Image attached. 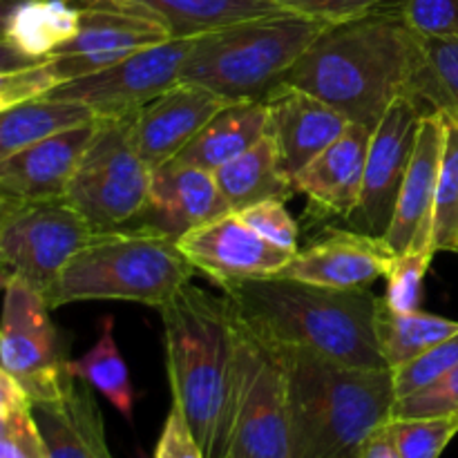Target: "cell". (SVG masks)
I'll use <instances>...</instances> for the list:
<instances>
[{
  "label": "cell",
  "instance_id": "4",
  "mask_svg": "<svg viewBox=\"0 0 458 458\" xmlns=\"http://www.w3.org/2000/svg\"><path fill=\"white\" fill-rule=\"evenodd\" d=\"M273 349L289 378L291 458H353L394 419L392 369L347 367L300 349Z\"/></svg>",
  "mask_w": 458,
  "mask_h": 458
},
{
  "label": "cell",
  "instance_id": "38",
  "mask_svg": "<svg viewBox=\"0 0 458 458\" xmlns=\"http://www.w3.org/2000/svg\"><path fill=\"white\" fill-rule=\"evenodd\" d=\"M284 12L313 18L325 25H343L396 7L401 0H276Z\"/></svg>",
  "mask_w": 458,
  "mask_h": 458
},
{
  "label": "cell",
  "instance_id": "10",
  "mask_svg": "<svg viewBox=\"0 0 458 458\" xmlns=\"http://www.w3.org/2000/svg\"><path fill=\"white\" fill-rule=\"evenodd\" d=\"M0 367L31 401H47L63 389L70 374L58 352L47 298L16 276H4Z\"/></svg>",
  "mask_w": 458,
  "mask_h": 458
},
{
  "label": "cell",
  "instance_id": "32",
  "mask_svg": "<svg viewBox=\"0 0 458 458\" xmlns=\"http://www.w3.org/2000/svg\"><path fill=\"white\" fill-rule=\"evenodd\" d=\"M445 143H443L441 170L434 204L432 250L456 253L458 249V121L445 114Z\"/></svg>",
  "mask_w": 458,
  "mask_h": 458
},
{
  "label": "cell",
  "instance_id": "7",
  "mask_svg": "<svg viewBox=\"0 0 458 458\" xmlns=\"http://www.w3.org/2000/svg\"><path fill=\"white\" fill-rule=\"evenodd\" d=\"M237 325L231 437L224 458H291L289 378L273 347Z\"/></svg>",
  "mask_w": 458,
  "mask_h": 458
},
{
  "label": "cell",
  "instance_id": "34",
  "mask_svg": "<svg viewBox=\"0 0 458 458\" xmlns=\"http://www.w3.org/2000/svg\"><path fill=\"white\" fill-rule=\"evenodd\" d=\"M434 250H410V253L394 255L389 267L387 286H385L383 302L392 311L410 313L419 311L420 298H423V282L432 267Z\"/></svg>",
  "mask_w": 458,
  "mask_h": 458
},
{
  "label": "cell",
  "instance_id": "28",
  "mask_svg": "<svg viewBox=\"0 0 458 458\" xmlns=\"http://www.w3.org/2000/svg\"><path fill=\"white\" fill-rule=\"evenodd\" d=\"M65 371L72 378L83 380L85 385L103 394L110 401V405L128 423H132L137 392H134L128 365H125L123 356H121L119 347H116L114 318H103L101 335H98L97 344L89 347L76 360H65Z\"/></svg>",
  "mask_w": 458,
  "mask_h": 458
},
{
  "label": "cell",
  "instance_id": "12",
  "mask_svg": "<svg viewBox=\"0 0 458 458\" xmlns=\"http://www.w3.org/2000/svg\"><path fill=\"white\" fill-rule=\"evenodd\" d=\"M425 114L429 112H425L416 98L401 97L376 125L371 132L360 201L347 219L352 231L385 240L396 215L398 197Z\"/></svg>",
  "mask_w": 458,
  "mask_h": 458
},
{
  "label": "cell",
  "instance_id": "8",
  "mask_svg": "<svg viewBox=\"0 0 458 458\" xmlns=\"http://www.w3.org/2000/svg\"><path fill=\"white\" fill-rule=\"evenodd\" d=\"M150 188L152 168L134 146L128 116L97 119L65 199L94 231H110L137 222L150 199Z\"/></svg>",
  "mask_w": 458,
  "mask_h": 458
},
{
  "label": "cell",
  "instance_id": "5",
  "mask_svg": "<svg viewBox=\"0 0 458 458\" xmlns=\"http://www.w3.org/2000/svg\"><path fill=\"white\" fill-rule=\"evenodd\" d=\"M197 268L177 237L152 226L97 231L67 262L49 293L52 309L72 302H137L161 309L191 284Z\"/></svg>",
  "mask_w": 458,
  "mask_h": 458
},
{
  "label": "cell",
  "instance_id": "41",
  "mask_svg": "<svg viewBox=\"0 0 458 458\" xmlns=\"http://www.w3.org/2000/svg\"><path fill=\"white\" fill-rule=\"evenodd\" d=\"M152 458H206L186 416L174 403L165 416L164 429H161Z\"/></svg>",
  "mask_w": 458,
  "mask_h": 458
},
{
  "label": "cell",
  "instance_id": "29",
  "mask_svg": "<svg viewBox=\"0 0 458 458\" xmlns=\"http://www.w3.org/2000/svg\"><path fill=\"white\" fill-rule=\"evenodd\" d=\"M458 334V322L447 318L434 316V313L392 311L385 302H380L378 316H376V335H378L380 352L389 369L407 365L420 353L432 349L434 344L443 343L450 335Z\"/></svg>",
  "mask_w": 458,
  "mask_h": 458
},
{
  "label": "cell",
  "instance_id": "36",
  "mask_svg": "<svg viewBox=\"0 0 458 458\" xmlns=\"http://www.w3.org/2000/svg\"><path fill=\"white\" fill-rule=\"evenodd\" d=\"M246 224L258 233L259 237L273 244L284 253L295 255L300 250V226L291 213L286 210L282 199H267L259 204L246 206L237 210Z\"/></svg>",
  "mask_w": 458,
  "mask_h": 458
},
{
  "label": "cell",
  "instance_id": "31",
  "mask_svg": "<svg viewBox=\"0 0 458 458\" xmlns=\"http://www.w3.org/2000/svg\"><path fill=\"white\" fill-rule=\"evenodd\" d=\"M425 65L416 101L428 112H445L458 121V38H425Z\"/></svg>",
  "mask_w": 458,
  "mask_h": 458
},
{
  "label": "cell",
  "instance_id": "20",
  "mask_svg": "<svg viewBox=\"0 0 458 458\" xmlns=\"http://www.w3.org/2000/svg\"><path fill=\"white\" fill-rule=\"evenodd\" d=\"M228 210L215 173L182 161H168L152 170L150 199L139 219L141 226H152L179 240L183 233Z\"/></svg>",
  "mask_w": 458,
  "mask_h": 458
},
{
  "label": "cell",
  "instance_id": "30",
  "mask_svg": "<svg viewBox=\"0 0 458 458\" xmlns=\"http://www.w3.org/2000/svg\"><path fill=\"white\" fill-rule=\"evenodd\" d=\"M0 458H49L34 401L4 371H0Z\"/></svg>",
  "mask_w": 458,
  "mask_h": 458
},
{
  "label": "cell",
  "instance_id": "19",
  "mask_svg": "<svg viewBox=\"0 0 458 458\" xmlns=\"http://www.w3.org/2000/svg\"><path fill=\"white\" fill-rule=\"evenodd\" d=\"M97 121L49 137L0 159V197L45 201L67 195L72 177L88 150Z\"/></svg>",
  "mask_w": 458,
  "mask_h": 458
},
{
  "label": "cell",
  "instance_id": "6",
  "mask_svg": "<svg viewBox=\"0 0 458 458\" xmlns=\"http://www.w3.org/2000/svg\"><path fill=\"white\" fill-rule=\"evenodd\" d=\"M329 25L291 12L222 27L192 40L183 83L226 101H262Z\"/></svg>",
  "mask_w": 458,
  "mask_h": 458
},
{
  "label": "cell",
  "instance_id": "23",
  "mask_svg": "<svg viewBox=\"0 0 458 458\" xmlns=\"http://www.w3.org/2000/svg\"><path fill=\"white\" fill-rule=\"evenodd\" d=\"M76 4H103L159 22L170 38H199L222 27L271 16L284 9L276 0H72Z\"/></svg>",
  "mask_w": 458,
  "mask_h": 458
},
{
  "label": "cell",
  "instance_id": "3",
  "mask_svg": "<svg viewBox=\"0 0 458 458\" xmlns=\"http://www.w3.org/2000/svg\"><path fill=\"white\" fill-rule=\"evenodd\" d=\"M173 403L206 458H224L231 437L237 325L228 300L186 284L159 309Z\"/></svg>",
  "mask_w": 458,
  "mask_h": 458
},
{
  "label": "cell",
  "instance_id": "37",
  "mask_svg": "<svg viewBox=\"0 0 458 458\" xmlns=\"http://www.w3.org/2000/svg\"><path fill=\"white\" fill-rule=\"evenodd\" d=\"M56 88V79L45 61L4 65L3 74H0V110L47 97Z\"/></svg>",
  "mask_w": 458,
  "mask_h": 458
},
{
  "label": "cell",
  "instance_id": "39",
  "mask_svg": "<svg viewBox=\"0 0 458 458\" xmlns=\"http://www.w3.org/2000/svg\"><path fill=\"white\" fill-rule=\"evenodd\" d=\"M458 414V365L429 387L419 389L394 405V419H419V416Z\"/></svg>",
  "mask_w": 458,
  "mask_h": 458
},
{
  "label": "cell",
  "instance_id": "21",
  "mask_svg": "<svg viewBox=\"0 0 458 458\" xmlns=\"http://www.w3.org/2000/svg\"><path fill=\"white\" fill-rule=\"evenodd\" d=\"M369 141V128L349 123V128L293 179L295 191L307 195L320 213L347 222L362 195Z\"/></svg>",
  "mask_w": 458,
  "mask_h": 458
},
{
  "label": "cell",
  "instance_id": "27",
  "mask_svg": "<svg viewBox=\"0 0 458 458\" xmlns=\"http://www.w3.org/2000/svg\"><path fill=\"white\" fill-rule=\"evenodd\" d=\"M92 121H97V114L88 106L54 97H40L0 110V159Z\"/></svg>",
  "mask_w": 458,
  "mask_h": 458
},
{
  "label": "cell",
  "instance_id": "25",
  "mask_svg": "<svg viewBox=\"0 0 458 458\" xmlns=\"http://www.w3.org/2000/svg\"><path fill=\"white\" fill-rule=\"evenodd\" d=\"M264 137H267L264 101H233L222 112H217L173 161L217 173L222 165L244 155Z\"/></svg>",
  "mask_w": 458,
  "mask_h": 458
},
{
  "label": "cell",
  "instance_id": "18",
  "mask_svg": "<svg viewBox=\"0 0 458 458\" xmlns=\"http://www.w3.org/2000/svg\"><path fill=\"white\" fill-rule=\"evenodd\" d=\"M443 143H445V116L443 112H429L423 116L416 139L410 170L403 182L396 215L385 242L394 255L410 250H432L434 204L441 170Z\"/></svg>",
  "mask_w": 458,
  "mask_h": 458
},
{
  "label": "cell",
  "instance_id": "11",
  "mask_svg": "<svg viewBox=\"0 0 458 458\" xmlns=\"http://www.w3.org/2000/svg\"><path fill=\"white\" fill-rule=\"evenodd\" d=\"M192 40L173 38L139 49L97 74L58 85L47 97L83 103L97 119L130 116L182 81V67Z\"/></svg>",
  "mask_w": 458,
  "mask_h": 458
},
{
  "label": "cell",
  "instance_id": "13",
  "mask_svg": "<svg viewBox=\"0 0 458 458\" xmlns=\"http://www.w3.org/2000/svg\"><path fill=\"white\" fill-rule=\"evenodd\" d=\"M79 34L52 58H47V65L58 85L97 74L139 49L173 40L159 22L139 13L103 7V4H79Z\"/></svg>",
  "mask_w": 458,
  "mask_h": 458
},
{
  "label": "cell",
  "instance_id": "15",
  "mask_svg": "<svg viewBox=\"0 0 458 458\" xmlns=\"http://www.w3.org/2000/svg\"><path fill=\"white\" fill-rule=\"evenodd\" d=\"M231 101L201 85L179 81L128 116L130 134L152 170L177 159L179 152Z\"/></svg>",
  "mask_w": 458,
  "mask_h": 458
},
{
  "label": "cell",
  "instance_id": "22",
  "mask_svg": "<svg viewBox=\"0 0 458 458\" xmlns=\"http://www.w3.org/2000/svg\"><path fill=\"white\" fill-rule=\"evenodd\" d=\"M49 458H114L106 438V423L89 385L67 378L61 392L34 403Z\"/></svg>",
  "mask_w": 458,
  "mask_h": 458
},
{
  "label": "cell",
  "instance_id": "24",
  "mask_svg": "<svg viewBox=\"0 0 458 458\" xmlns=\"http://www.w3.org/2000/svg\"><path fill=\"white\" fill-rule=\"evenodd\" d=\"M81 27V7L72 0H18L4 16L3 47L16 63L52 58Z\"/></svg>",
  "mask_w": 458,
  "mask_h": 458
},
{
  "label": "cell",
  "instance_id": "16",
  "mask_svg": "<svg viewBox=\"0 0 458 458\" xmlns=\"http://www.w3.org/2000/svg\"><path fill=\"white\" fill-rule=\"evenodd\" d=\"M262 101L267 106V137L291 179L298 177L352 123L334 106L293 85L280 83Z\"/></svg>",
  "mask_w": 458,
  "mask_h": 458
},
{
  "label": "cell",
  "instance_id": "42",
  "mask_svg": "<svg viewBox=\"0 0 458 458\" xmlns=\"http://www.w3.org/2000/svg\"><path fill=\"white\" fill-rule=\"evenodd\" d=\"M353 458H401L396 452V445L392 441V434H389V428H380L365 445L358 450V454Z\"/></svg>",
  "mask_w": 458,
  "mask_h": 458
},
{
  "label": "cell",
  "instance_id": "33",
  "mask_svg": "<svg viewBox=\"0 0 458 458\" xmlns=\"http://www.w3.org/2000/svg\"><path fill=\"white\" fill-rule=\"evenodd\" d=\"M387 428L401 458H441L458 434V414L392 419Z\"/></svg>",
  "mask_w": 458,
  "mask_h": 458
},
{
  "label": "cell",
  "instance_id": "1",
  "mask_svg": "<svg viewBox=\"0 0 458 458\" xmlns=\"http://www.w3.org/2000/svg\"><path fill=\"white\" fill-rule=\"evenodd\" d=\"M423 65V36L407 25L396 4L327 27L282 83L322 98L374 132L394 101L416 98Z\"/></svg>",
  "mask_w": 458,
  "mask_h": 458
},
{
  "label": "cell",
  "instance_id": "40",
  "mask_svg": "<svg viewBox=\"0 0 458 458\" xmlns=\"http://www.w3.org/2000/svg\"><path fill=\"white\" fill-rule=\"evenodd\" d=\"M398 9L425 38H458V0H401Z\"/></svg>",
  "mask_w": 458,
  "mask_h": 458
},
{
  "label": "cell",
  "instance_id": "35",
  "mask_svg": "<svg viewBox=\"0 0 458 458\" xmlns=\"http://www.w3.org/2000/svg\"><path fill=\"white\" fill-rule=\"evenodd\" d=\"M458 365V334L450 335L443 343L434 344L419 358H414L407 365L392 369L394 389H396V401L405 398L419 389L429 387L432 383L441 380Z\"/></svg>",
  "mask_w": 458,
  "mask_h": 458
},
{
  "label": "cell",
  "instance_id": "9",
  "mask_svg": "<svg viewBox=\"0 0 458 458\" xmlns=\"http://www.w3.org/2000/svg\"><path fill=\"white\" fill-rule=\"evenodd\" d=\"M94 226L65 199L0 197V262L49 298L63 268L94 235Z\"/></svg>",
  "mask_w": 458,
  "mask_h": 458
},
{
  "label": "cell",
  "instance_id": "43",
  "mask_svg": "<svg viewBox=\"0 0 458 458\" xmlns=\"http://www.w3.org/2000/svg\"><path fill=\"white\" fill-rule=\"evenodd\" d=\"M456 253H458V249H456Z\"/></svg>",
  "mask_w": 458,
  "mask_h": 458
},
{
  "label": "cell",
  "instance_id": "26",
  "mask_svg": "<svg viewBox=\"0 0 458 458\" xmlns=\"http://www.w3.org/2000/svg\"><path fill=\"white\" fill-rule=\"evenodd\" d=\"M215 177L231 210H242L267 199L286 201L298 192L293 179L282 168L280 155L268 137L222 165Z\"/></svg>",
  "mask_w": 458,
  "mask_h": 458
},
{
  "label": "cell",
  "instance_id": "17",
  "mask_svg": "<svg viewBox=\"0 0 458 458\" xmlns=\"http://www.w3.org/2000/svg\"><path fill=\"white\" fill-rule=\"evenodd\" d=\"M392 259L387 242L347 228L300 249L277 276L329 289H371L387 276Z\"/></svg>",
  "mask_w": 458,
  "mask_h": 458
},
{
  "label": "cell",
  "instance_id": "2",
  "mask_svg": "<svg viewBox=\"0 0 458 458\" xmlns=\"http://www.w3.org/2000/svg\"><path fill=\"white\" fill-rule=\"evenodd\" d=\"M235 320L277 349L331 362L389 369L376 335L383 298L371 289H329L289 277H250L219 286Z\"/></svg>",
  "mask_w": 458,
  "mask_h": 458
},
{
  "label": "cell",
  "instance_id": "14",
  "mask_svg": "<svg viewBox=\"0 0 458 458\" xmlns=\"http://www.w3.org/2000/svg\"><path fill=\"white\" fill-rule=\"evenodd\" d=\"M192 267L217 286L250 277L277 276L293 255L259 237L237 210L219 215L179 237Z\"/></svg>",
  "mask_w": 458,
  "mask_h": 458
}]
</instances>
